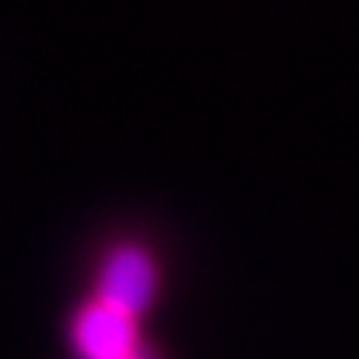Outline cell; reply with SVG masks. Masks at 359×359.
<instances>
[{"instance_id":"cell-1","label":"cell","mask_w":359,"mask_h":359,"mask_svg":"<svg viewBox=\"0 0 359 359\" xmlns=\"http://www.w3.org/2000/svg\"><path fill=\"white\" fill-rule=\"evenodd\" d=\"M160 287L163 269L154 250L142 240L128 237L112 243L99 256L88 295L144 322L157 304Z\"/></svg>"},{"instance_id":"cell-2","label":"cell","mask_w":359,"mask_h":359,"mask_svg":"<svg viewBox=\"0 0 359 359\" xmlns=\"http://www.w3.org/2000/svg\"><path fill=\"white\" fill-rule=\"evenodd\" d=\"M142 325V320L88 295L69 314L67 338L75 359H130L147 348Z\"/></svg>"},{"instance_id":"cell-3","label":"cell","mask_w":359,"mask_h":359,"mask_svg":"<svg viewBox=\"0 0 359 359\" xmlns=\"http://www.w3.org/2000/svg\"><path fill=\"white\" fill-rule=\"evenodd\" d=\"M130 359H154V357L149 354V348H144L142 354H136V357H130Z\"/></svg>"}]
</instances>
